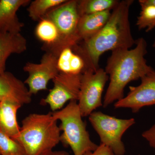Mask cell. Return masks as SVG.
<instances>
[{
  "label": "cell",
  "mask_w": 155,
  "mask_h": 155,
  "mask_svg": "<svg viewBox=\"0 0 155 155\" xmlns=\"http://www.w3.org/2000/svg\"><path fill=\"white\" fill-rule=\"evenodd\" d=\"M133 2L132 0L119 2L102 29L95 36L73 48L85 61L86 69L96 71L98 69L100 58L106 52L130 49L135 44L129 21V10Z\"/></svg>",
  "instance_id": "1"
},
{
  "label": "cell",
  "mask_w": 155,
  "mask_h": 155,
  "mask_svg": "<svg viewBox=\"0 0 155 155\" xmlns=\"http://www.w3.org/2000/svg\"><path fill=\"white\" fill-rule=\"evenodd\" d=\"M132 49H122L112 51L105 71L110 82L103 102L106 108L124 97V90L128 83L141 79L153 68L147 64V43L143 38L136 40Z\"/></svg>",
  "instance_id": "2"
},
{
  "label": "cell",
  "mask_w": 155,
  "mask_h": 155,
  "mask_svg": "<svg viewBox=\"0 0 155 155\" xmlns=\"http://www.w3.org/2000/svg\"><path fill=\"white\" fill-rule=\"evenodd\" d=\"M52 113L31 114L22 121L19 135L14 139L25 155H40L53 150L61 142V131Z\"/></svg>",
  "instance_id": "3"
},
{
  "label": "cell",
  "mask_w": 155,
  "mask_h": 155,
  "mask_svg": "<svg viewBox=\"0 0 155 155\" xmlns=\"http://www.w3.org/2000/svg\"><path fill=\"white\" fill-rule=\"evenodd\" d=\"M77 101H71L65 107L52 113L61 123L62 131L61 142L64 146L69 147L74 155H84L94 151L99 145L92 141L87 129L86 124L82 120Z\"/></svg>",
  "instance_id": "4"
},
{
  "label": "cell",
  "mask_w": 155,
  "mask_h": 155,
  "mask_svg": "<svg viewBox=\"0 0 155 155\" xmlns=\"http://www.w3.org/2000/svg\"><path fill=\"white\" fill-rule=\"evenodd\" d=\"M80 17L77 0L67 1L48 12L44 17L50 19L55 24L59 34L58 44L48 52L58 57L64 49L73 48L80 43L81 41L78 33Z\"/></svg>",
  "instance_id": "5"
},
{
  "label": "cell",
  "mask_w": 155,
  "mask_h": 155,
  "mask_svg": "<svg viewBox=\"0 0 155 155\" xmlns=\"http://www.w3.org/2000/svg\"><path fill=\"white\" fill-rule=\"evenodd\" d=\"M89 121L98 134L101 144L110 149L115 155H125L122 136L135 124L134 118L119 119L101 111H94L89 116Z\"/></svg>",
  "instance_id": "6"
},
{
  "label": "cell",
  "mask_w": 155,
  "mask_h": 155,
  "mask_svg": "<svg viewBox=\"0 0 155 155\" xmlns=\"http://www.w3.org/2000/svg\"><path fill=\"white\" fill-rule=\"evenodd\" d=\"M109 79L105 70L100 68L86 69L82 73L78 104L82 117L103 106V92Z\"/></svg>",
  "instance_id": "7"
},
{
  "label": "cell",
  "mask_w": 155,
  "mask_h": 155,
  "mask_svg": "<svg viewBox=\"0 0 155 155\" xmlns=\"http://www.w3.org/2000/svg\"><path fill=\"white\" fill-rule=\"evenodd\" d=\"M82 74L74 75L59 72L53 80L54 87L41 104L48 105L55 112L63 108L68 101L78 100Z\"/></svg>",
  "instance_id": "8"
},
{
  "label": "cell",
  "mask_w": 155,
  "mask_h": 155,
  "mask_svg": "<svg viewBox=\"0 0 155 155\" xmlns=\"http://www.w3.org/2000/svg\"><path fill=\"white\" fill-rule=\"evenodd\" d=\"M58 57L46 51L38 64L28 62L23 67L28 77L24 81L28 86L29 93L35 94L41 91L47 90L50 81L53 80L59 73L57 67Z\"/></svg>",
  "instance_id": "9"
},
{
  "label": "cell",
  "mask_w": 155,
  "mask_h": 155,
  "mask_svg": "<svg viewBox=\"0 0 155 155\" xmlns=\"http://www.w3.org/2000/svg\"><path fill=\"white\" fill-rule=\"evenodd\" d=\"M137 86L129 87L128 94L116 102L114 107L128 108L137 113L145 107L155 105V70L153 69L141 79Z\"/></svg>",
  "instance_id": "10"
},
{
  "label": "cell",
  "mask_w": 155,
  "mask_h": 155,
  "mask_svg": "<svg viewBox=\"0 0 155 155\" xmlns=\"http://www.w3.org/2000/svg\"><path fill=\"white\" fill-rule=\"evenodd\" d=\"M31 96L24 82L11 72L0 74V101L12 102L21 105L31 102Z\"/></svg>",
  "instance_id": "11"
},
{
  "label": "cell",
  "mask_w": 155,
  "mask_h": 155,
  "mask_svg": "<svg viewBox=\"0 0 155 155\" xmlns=\"http://www.w3.org/2000/svg\"><path fill=\"white\" fill-rule=\"evenodd\" d=\"M30 2L29 0H0V31L20 33L24 25L19 21L17 12Z\"/></svg>",
  "instance_id": "12"
},
{
  "label": "cell",
  "mask_w": 155,
  "mask_h": 155,
  "mask_svg": "<svg viewBox=\"0 0 155 155\" xmlns=\"http://www.w3.org/2000/svg\"><path fill=\"white\" fill-rule=\"evenodd\" d=\"M27 40L21 33L0 31V74L6 71V62L13 54H20L27 49Z\"/></svg>",
  "instance_id": "13"
},
{
  "label": "cell",
  "mask_w": 155,
  "mask_h": 155,
  "mask_svg": "<svg viewBox=\"0 0 155 155\" xmlns=\"http://www.w3.org/2000/svg\"><path fill=\"white\" fill-rule=\"evenodd\" d=\"M111 14V11H107L80 16L78 33L81 41L87 40L98 33L107 22Z\"/></svg>",
  "instance_id": "14"
},
{
  "label": "cell",
  "mask_w": 155,
  "mask_h": 155,
  "mask_svg": "<svg viewBox=\"0 0 155 155\" xmlns=\"http://www.w3.org/2000/svg\"><path fill=\"white\" fill-rule=\"evenodd\" d=\"M21 106L12 102L0 101V129L13 139L18 136L20 132L17 113Z\"/></svg>",
  "instance_id": "15"
},
{
  "label": "cell",
  "mask_w": 155,
  "mask_h": 155,
  "mask_svg": "<svg viewBox=\"0 0 155 155\" xmlns=\"http://www.w3.org/2000/svg\"><path fill=\"white\" fill-rule=\"evenodd\" d=\"M57 67L59 72L67 74H82L86 68L83 58L73 48L64 49L58 56Z\"/></svg>",
  "instance_id": "16"
},
{
  "label": "cell",
  "mask_w": 155,
  "mask_h": 155,
  "mask_svg": "<svg viewBox=\"0 0 155 155\" xmlns=\"http://www.w3.org/2000/svg\"><path fill=\"white\" fill-rule=\"evenodd\" d=\"M37 38L44 43L43 49L50 51L58 44L59 31L55 24L50 19L43 17L39 21L35 29Z\"/></svg>",
  "instance_id": "17"
},
{
  "label": "cell",
  "mask_w": 155,
  "mask_h": 155,
  "mask_svg": "<svg viewBox=\"0 0 155 155\" xmlns=\"http://www.w3.org/2000/svg\"><path fill=\"white\" fill-rule=\"evenodd\" d=\"M119 2L117 0H80L78 1V9L80 16L96 14L113 10Z\"/></svg>",
  "instance_id": "18"
},
{
  "label": "cell",
  "mask_w": 155,
  "mask_h": 155,
  "mask_svg": "<svg viewBox=\"0 0 155 155\" xmlns=\"http://www.w3.org/2000/svg\"><path fill=\"white\" fill-rule=\"evenodd\" d=\"M67 0H35L28 6V16L34 21H40L49 11L66 2Z\"/></svg>",
  "instance_id": "19"
},
{
  "label": "cell",
  "mask_w": 155,
  "mask_h": 155,
  "mask_svg": "<svg viewBox=\"0 0 155 155\" xmlns=\"http://www.w3.org/2000/svg\"><path fill=\"white\" fill-rule=\"evenodd\" d=\"M141 11L137 17L136 25L139 30L149 32L155 28V6L139 1Z\"/></svg>",
  "instance_id": "20"
},
{
  "label": "cell",
  "mask_w": 155,
  "mask_h": 155,
  "mask_svg": "<svg viewBox=\"0 0 155 155\" xmlns=\"http://www.w3.org/2000/svg\"><path fill=\"white\" fill-rule=\"evenodd\" d=\"M0 154L1 155H25L22 146L1 129Z\"/></svg>",
  "instance_id": "21"
},
{
  "label": "cell",
  "mask_w": 155,
  "mask_h": 155,
  "mask_svg": "<svg viewBox=\"0 0 155 155\" xmlns=\"http://www.w3.org/2000/svg\"><path fill=\"white\" fill-rule=\"evenodd\" d=\"M142 136L148 142L150 146L155 149V124L143 132Z\"/></svg>",
  "instance_id": "22"
},
{
  "label": "cell",
  "mask_w": 155,
  "mask_h": 155,
  "mask_svg": "<svg viewBox=\"0 0 155 155\" xmlns=\"http://www.w3.org/2000/svg\"><path fill=\"white\" fill-rule=\"evenodd\" d=\"M84 155H115L110 149L107 147L101 144L95 150L89 152Z\"/></svg>",
  "instance_id": "23"
},
{
  "label": "cell",
  "mask_w": 155,
  "mask_h": 155,
  "mask_svg": "<svg viewBox=\"0 0 155 155\" xmlns=\"http://www.w3.org/2000/svg\"><path fill=\"white\" fill-rule=\"evenodd\" d=\"M40 155H70L67 152L64 150L54 151L53 150L48 151Z\"/></svg>",
  "instance_id": "24"
},
{
  "label": "cell",
  "mask_w": 155,
  "mask_h": 155,
  "mask_svg": "<svg viewBox=\"0 0 155 155\" xmlns=\"http://www.w3.org/2000/svg\"><path fill=\"white\" fill-rule=\"evenodd\" d=\"M141 2L155 6V0H139Z\"/></svg>",
  "instance_id": "25"
},
{
  "label": "cell",
  "mask_w": 155,
  "mask_h": 155,
  "mask_svg": "<svg viewBox=\"0 0 155 155\" xmlns=\"http://www.w3.org/2000/svg\"><path fill=\"white\" fill-rule=\"evenodd\" d=\"M153 48H154L155 49V38L154 39V40L153 43Z\"/></svg>",
  "instance_id": "26"
},
{
  "label": "cell",
  "mask_w": 155,
  "mask_h": 155,
  "mask_svg": "<svg viewBox=\"0 0 155 155\" xmlns=\"http://www.w3.org/2000/svg\"><path fill=\"white\" fill-rule=\"evenodd\" d=\"M0 155H1V154H0Z\"/></svg>",
  "instance_id": "27"
}]
</instances>
